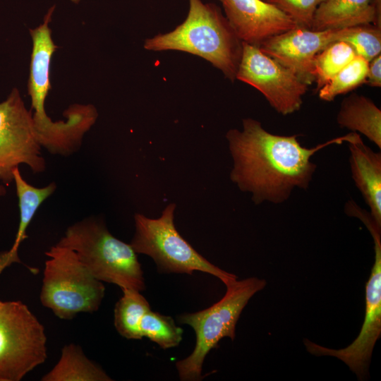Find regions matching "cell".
<instances>
[{"mask_svg":"<svg viewBox=\"0 0 381 381\" xmlns=\"http://www.w3.org/2000/svg\"><path fill=\"white\" fill-rule=\"evenodd\" d=\"M242 125V131L231 128L226 134L234 162L230 179L241 191L250 193L256 205L282 203L295 188L307 189L316 170L312 156L349 137L348 133L307 148L298 140V135L271 133L255 119H243Z\"/></svg>","mask_w":381,"mask_h":381,"instance_id":"6da1fadb","label":"cell"},{"mask_svg":"<svg viewBox=\"0 0 381 381\" xmlns=\"http://www.w3.org/2000/svg\"><path fill=\"white\" fill-rule=\"evenodd\" d=\"M188 1L184 21L170 32L147 38L144 49L152 52L179 51L198 56L234 82L242 54V42L216 4L202 0Z\"/></svg>","mask_w":381,"mask_h":381,"instance_id":"7a4b0ae2","label":"cell"},{"mask_svg":"<svg viewBox=\"0 0 381 381\" xmlns=\"http://www.w3.org/2000/svg\"><path fill=\"white\" fill-rule=\"evenodd\" d=\"M73 250L98 280L139 291L145 289L137 253L114 236L103 220L91 217L70 226L56 243Z\"/></svg>","mask_w":381,"mask_h":381,"instance_id":"3957f363","label":"cell"},{"mask_svg":"<svg viewBox=\"0 0 381 381\" xmlns=\"http://www.w3.org/2000/svg\"><path fill=\"white\" fill-rule=\"evenodd\" d=\"M265 285V280L257 277L236 279L226 285V291L223 298L210 307L177 316L179 322L190 325L196 336L193 352L176 363L181 380H201L206 356L217 346L222 338L234 339L236 323L243 309L250 298Z\"/></svg>","mask_w":381,"mask_h":381,"instance_id":"277c9868","label":"cell"},{"mask_svg":"<svg viewBox=\"0 0 381 381\" xmlns=\"http://www.w3.org/2000/svg\"><path fill=\"white\" fill-rule=\"evenodd\" d=\"M40 292L42 304L62 320H71L80 313L97 311L105 288L79 260L76 253L55 245L46 252Z\"/></svg>","mask_w":381,"mask_h":381,"instance_id":"5b68a950","label":"cell"},{"mask_svg":"<svg viewBox=\"0 0 381 381\" xmlns=\"http://www.w3.org/2000/svg\"><path fill=\"white\" fill-rule=\"evenodd\" d=\"M176 204H169L159 217L134 215L135 234L130 243L138 254L151 257L162 273L192 274L203 272L219 279L225 285L237 279L198 253L178 232L174 224Z\"/></svg>","mask_w":381,"mask_h":381,"instance_id":"8992f818","label":"cell"},{"mask_svg":"<svg viewBox=\"0 0 381 381\" xmlns=\"http://www.w3.org/2000/svg\"><path fill=\"white\" fill-rule=\"evenodd\" d=\"M44 326L20 301H0V381H20L47 358Z\"/></svg>","mask_w":381,"mask_h":381,"instance_id":"52a82bcc","label":"cell"},{"mask_svg":"<svg viewBox=\"0 0 381 381\" xmlns=\"http://www.w3.org/2000/svg\"><path fill=\"white\" fill-rule=\"evenodd\" d=\"M41 149L32 111L14 87L0 102V181L11 183L14 169L22 164L35 174L43 172L46 162Z\"/></svg>","mask_w":381,"mask_h":381,"instance_id":"ba28073f","label":"cell"},{"mask_svg":"<svg viewBox=\"0 0 381 381\" xmlns=\"http://www.w3.org/2000/svg\"><path fill=\"white\" fill-rule=\"evenodd\" d=\"M366 227L374 241L375 260L365 286V313L359 334L351 344L340 349L327 348L304 339L309 353L340 359L359 380L368 374L373 348L381 334V228L374 223Z\"/></svg>","mask_w":381,"mask_h":381,"instance_id":"9c48e42d","label":"cell"},{"mask_svg":"<svg viewBox=\"0 0 381 381\" xmlns=\"http://www.w3.org/2000/svg\"><path fill=\"white\" fill-rule=\"evenodd\" d=\"M242 47L236 80L260 91L270 106L282 115L298 111L308 85L259 47L243 42Z\"/></svg>","mask_w":381,"mask_h":381,"instance_id":"30bf717a","label":"cell"},{"mask_svg":"<svg viewBox=\"0 0 381 381\" xmlns=\"http://www.w3.org/2000/svg\"><path fill=\"white\" fill-rule=\"evenodd\" d=\"M352 28L313 30L296 26L270 38L259 48L309 85L314 82L313 63L315 56L330 43L342 40Z\"/></svg>","mask_w":381,"mask_h":381,"instance_id":"8fae6325","label":"cell"},{"mask_svg":"<svg viewBox=\"0 0 381 381\" xmlns=\"http://www.w3.org/2000/svg\"><path fill=\"white\" fill-rule=\"evenodd\" d=\"M237 37L259 47L276 35L297 26L296 22L275 5L264 0H219Z\"/></svg>","mask_w":381,"mask_h":381,"instance_id":"7c38bea8","label":"cell"},{"mask_svg":"<svg viewBox=\"0 0 381 381\" xmlns=\"http://www.w3.org/2000/svg\"><path fill=\"white\" fill-rule=\"evenodd\" d=\"M346 143L352 178L370 210V214L381 226V154L366 146L356 132L349 133Z\"/></svg>","mask_w":381,"mask_h":381,"instance_id":"4fadbf2b","label":"cell"},{"mask_svg":"<svg viewBox=\"0 0 381 381\" xmlns=\"http://www.w3.org/2000/svg\"><path fill=\"white\" fill-rule=\"evenodd\" d=\"M380 0H325L317 8L313 30L341 29L365 24L381 28Z\"/></svg>","mask_w":381,"mask_h":381,"instance_id":"5bb4252c","label":"cell"},{"mask_svg":"<svg viewBox=\"0 0 381 381\" xmlns=\"http://www.w3.org/2000/svg\"><path fill=\"white\" fill-rule=\"evenodd\" d=\"M337 122L341 128L361 133L381 148V111L370 98L357 93L345 97Z\"/></svg>","mask_w":381,"mask_h":381,"instance_id":"9a60e30c","label":"cell"},{"mask_svg":"<svg viewBox=\"0 0 381 381\" xmlns=\"http://www.w3.org/2000/svg\"><path fill=\"white\" fill-rule=\"evenodd\" d=\"M18 199L20 220L13 245L11 249L3 253L10 265L20 262L18 249L27 237L26 231L40 205L56 190V185L52 182L42 188H37L28 183L22 176L19 168L13 171V181Z\"/></svg>","mask_w":381,"mask_h":381,"instance_id":"2e32d148","label":"cell"},{"mask_svg":"<svg viewBox=\"0 0 381 381\" xmlns=\"http://www.w3.org/2000/svg\"><path fill=\"white\" fill-rule=\"evenodd\" d=\"M42 381H111L112 379L95 363L90 361L80 346L65 345L61 357Z\"/></svg>","mask_w":381,"mask_h":381,"instance_id":"e0dca14e","label":"cell"},{"mask_svg":"<svg viewBox=\"0 0 381 381\" xmlns=\"http://www.w3.org/2000/svg\"><path fill=\"white\" fill-rule=\"evenodd\" d=\"M123 296L114 308V326L120 335L127 339H141L140 323L150 310V304L139 291L122 289Z\"/></svg>","mask_w":381,"mask_h":381,"instance_id":"ac0fdd59","label":"cell"},{"mask_svg":"<svg viewBox=\"0 0 381 381\" xmlns=\"http://www.w3.org/2000/svg\"><path fill=\"white\" fill-rule=\"evenodd\" d=\"M353 48L347 42L338 40L330 43L314 58L313 74L318 90L356 56Z\"/></svg>","mask_w":381,"mask_h":381,"instance_id":"d6986e66","label":"cell"},{"mask_svg":"<svg viewBox=\"0 0 381 381\" xmlns=\"http://www.w3.org/2000/svg\"><path fill=\"white\" fill-rule=\"evenodd\" d=\"M369 62L356 56L320 88L318 96L326 102L333 101L338 95L351 92L365 83Z\"/></svg>","mask_w":381,"mask_h":381,"instance_id":"ffe728a7","label":"cell"},{"mask_svg":"<svg viewBox=\"0 0 381 381\" xmlns=\"http://www.w3.org/2000/svg\"><path fill=\"white\" fill-rule=\"evenodd\" d=\"M140 332L164 349L175 347L182 340L183 329L170 316L147 311L140 323Z\"/></svg>","mask_w":381,"mask_h":381,"instance_id":"44dd1931","label":"cell"},{"mask_svg":"<svg viewBox=\"0 0 381 381\" xmlns=\"http://www.w3.org/2000/svg\"><path fill=\"white\" fill-rule=\"evenodd\" d=\"M342 41L349 43L357 55L370 62L380 54L381 28L373 24L355 26Z\"/></svg>","mask_w":381,"mask_h":381,"instance_id":"7402d4cb","label":"cell"},{"mask_svg":"<svg viewBox=\"0 0 381 381\" xmlns=\"http://www.w3.org/2000/svg\"><path fill=\"white\" fill-rule=\"evenodd\" d=\"M288 14L301 26L311 29L315 13L325 0H264Z\"/></svg>","mask_w":381,"mask_h":381,"instance_id":"603a6c76","label":"cell"},{"mask_svg":"<svg viewBox=\"0 0 381 381\" xmlns=\"http://www.w3.org/2000/svg\"><path fill=\"white\" fill-rule=\"evenodd\" d=\"M365 83L373 87H381V55L372 59L368 64V68Z\"/></svg>","mask_w":381,"mask_h":381,"instance_id":"cb8c5ba5","label":"cell"},{"mask_svg":"<svg viewBox=\"0 0 381 381\" xmlns=\"http://www.w3.org/2000/svg\"><path fill=\"white\" fill-rule=\"evenodd\" d=\"M6 193V189L5 186L1 183V181H0V198L5 195Z\"/></svg>","mask_w":381,"mask_h":381,"instance_id":"d4e9b609","label":"cell"},{"mask_svg":"<svg viewBox=\"0 0 381 381\" xmlns=\"http://www.w3.org/2000/svg\"><path fill=\"white\" fill-rule=\"evenodd\" d=\"M74 4H78L81 0H71Z\"/></svg>","mask_w":381,"mask_h":381,"instance_id":"484cf974","label":"cell"}]
</instances>
